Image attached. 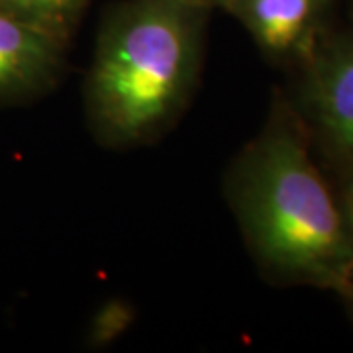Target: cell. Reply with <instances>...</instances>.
<instances>
[{"mask_svg":"<svg viewBox=\"0 0 353 353\" xmlns=\"http://www.w3.org/2000/svg\"><path fill=\"white\" fill-rule=\"evenodd\" d=\"M226 199L267 281L343 292L353 240L334 183L287 94L273 97L263 128L230 165Z\"/></svg>","mask_w":353,"mask_h":353,"instance_id":"6da1fadb","label":"cell"},{"mask_svg":"<svg viewBox=\"0 0 353 353\" xmlns=\"http://www.w3.org/2000/svg\"><path fill=\"white\" fill-rule=\"evenodd\" d=\"M208 18L185 0H122L104 14L83 90L101 145L139 148L175 126L201 79Z\"/></svg>","mask_w":353,"mask_h":353,"instance_id":"7a4b0ae2","label":"cell"},{"mask_svg":"<svg viewBox=\"0 0 353 353\" xmlns=\"http://www.w3.org/2000/svg\"><path fill=\"white\" fill-rule=\"evenodd\" d=\"M292 71L296 81L287 97L318 159L332 173L353 169V26H330Z\"/></svg>","mask_w":353,"mask_h":353,"instance_id":"3957f363","label":"cell"},{"mask_svg":"<svg viewBox=\"0 0 353 353\" xmlns=\"http://www.w3.org/2000/svg\"><path fill=\"white\" fill-rule=\"evenodd\" d=\"M71 41L0 10V106L36 101L63 75Z\"/></svg>","mask_w":353,"mask_h":353,"instance_id":"277c9868","label":"cell"},{"mask_svg":"<svg viewBox=\"0 0 353 353\" xmlns=\"http://www.w3.org/2000/svg\"><path fill=\"white\" fill-rule=\"evenodd\" d=\"M338 0H236L230 8L271 63L299 67L328 30Z\"/></svg>","mask_w":353,"mask_h":353,"instance_id":"5b68a950","label":"cell"},{"mask_svg":"<svg viewBox=\"0 0 353 353\" xmlns=\"http://www.w3.org/2000/svg\"><path fill=\"white\" fill-rule=\"evenodd\" d=\"M92 0H0V10L20 16L71 41Z\"/></svg>","mask_w":353,"mask_h":353,"instance_id":"8992f818","label":"cell"},{"mask_svg":"<svg viewBox=\"0 0 353 353\" xmlns=\"http://www.w3.org/2000/svg\"><path fill=\"white\" fill-rule=\"evenodd\" d=\"M336 194H338V202H340L341 214L345 220L347 232L353 240V169L336 173Z\"/></svg>","mask_w":353,"mask_h":353,"instance_id":"52a82bcc","label":"cell"},{"mask_svg":"<svg viewBox=\"0 0 353 353\" xmlns=\"http://www.w3.org/2000/svg\"><path fill=\"white\" fill-rule=\"evenodd\" d=\"M189 4H194V6H201V8H206V10H224V12H230V8L234 6L236 0H185Z\"/></svg>","mask_w":353,"mask_h":353,"instance_id":"ba28073f","label":"cell"},{"mask_svg":"<svg viewBox=\"0 0 353 353\" xmlns=\"http://www.w3.org/2000/svg\"><path fill=\"white\" fill-rule=\"evenodd\" d=\"M340 299H341V303L345 304L350 318L353 320V271H352V275H350V279H347L345 289H343V292L340 294Z\"/></svg>","mask_w":353,"mask_h":353,"instance_id":"9c48e42d","label":"cell"},{"mask_svg":"<svg viewBox=\"0 0 353 353\" xmlns=\"http://www.w3.org/2000/svg\"><path fill=\"white\" fill-rule=\"evenodd\" d=\"M347 12H350V24L353 26V0H347Z\"/></svg>","mask_w":353,"mask_h":353,"instance_id":"30bf717a","label":"cell"}]
</instances>
